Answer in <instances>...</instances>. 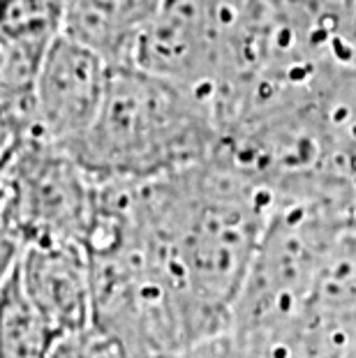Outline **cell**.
Returning <instances> with one entry per match:
<instances>
[{
    "mask_svg": "<svg viewBox=\"0 0 356 358\" xmlns=\"http://www.w3.org/2000/svg\"><path fill=\"white\" fill-rule=\"evenodd\" d=\"M109 70V60L77 37L67 33L56 37L40 56L33 113L24 136L70 148L93 123L107 90Z\"/></svg>",
    "mask_w": 356,
    "mask_h": 358,
    "instance_id": "8992f818",
    "label": "cell"
},
{
    "mask_svg": "<svg viewBox=\"0 0 356 358\" xmlns=\"http://www.w3.org/2000/svg\"><path fill=\"white\" fill-rule=\"evenodd\" d=\"M7 217L21 245L77 243L83 248L95 213L97 180L65 148L17 136L0 155Z\"/></svg>",
    "mask_w": 356,
    "mask_h": 358,
    "instance_id": "5b68a950",
    "label": "cell"
},
{
    "mask_svg": "<svg viewBox=\"0 0 356 358\" xmlns=\"http://www.w3.org/2000/svg\"><path fill=\"white\" fill-rule=\"evenodd\" d=\"M160 0H72L65 33L102 53L109 63H127L139 30Z\"/></svg>",
    "mask_w": 356,
    "mask_h": 358,
    "instance_id": "9c48e42d",
    "label": "cell"
},
{
    "mask_svg": "<svg viewBox=\"0 0 356 358\" xmlns=\"http://www.w3.org/2000/svg\"><path fill=\"white\" fill-rule=\"evenodd\" d=\"M40 56L0 28V129L24 136L33 113V93Z\"/></svg>",
    "mask_w": 356,
    "mask_h": 358,
    "instance_id": "8fae6325",
    "label": "cell"
},
{
    "mask_svg": "<svg viewBox=\"0 0 356 358\" xmlns=\"http://www.w3.org/2000/svg\"><path fill=\"white\" fill-rule=\"evenodd\" d=\"M338 358H356V340L347 342V345H345L343 349H340Z\"/></svg>",
    "mask_w": 356,
    "mask_h": 358,
    "instance_id": "2e32d148",
    "label": "cell"
},
{
    "mask_svg": "<svg viewBox=\"0 0 356 358\" xmlns=\"http://www.w3.org/2000/svg\"><path fill=\"white\" fill-rule=\"evenodd\" d=\"M12 139H10V136H7L5 132H3V129H0V153H3V150L7 148V143H10Z\"/></svg>",
    "mask_w": 356,
    "mask_h": 358,
    "instance_id": "e0dca14e",
    "label": "cell"
},
{
    "mask_svg": "<svg viewBox=\"0 0 356 358\" xmlns=\"http://www.w3.org/2000/svg\"><path fill=\"white\" fill-rule=\"evenodd\" d=\"M49 358H125V354L116 340L88 324L79 331L58 335Z\"/></svg>",
    "mask_w": 356,
    "mask_h": 358,
    "instance_id": "5bb4252c",
    "label": "cell"
},
{
    "mask_svg": "<svg viewBox=\"0 0 356 358\" xmlns=\"http://www.w3.org/2000/svg\"><path fill=\"white\" fill-rule=\"evenodd\" d=\"M218 120L194 93L134 63H113L93 123L67 148L95 180L143 182L208 159Z\"/></svg>",
    "mask_w": 356,
    "mask_h": 358,
    "instance_id": "3957f363",
    "label": "cell"
},
{
    "mask_svg": "<svg viewBox=\"0 0 356 358\" xmlns=\"http://www.w3.org/2000/svg\"><path fill=\"white\" fill-rule=\"evenodd\" d=\"M17 280L51 333L79 331L93 319V287L86 250L77 243L26 245L17 262Z\"/></svg>",
    "mask_w": 356,
    "mask_h": 358,
    "instance_id": "52a82bcc",
    "label": "cell"
},
{
    "mask_svg": "<svg viewBox=\"0 0 356 358\" xmlns=\"http://www.w3.org/2000/svg\"><path fill=\"white\" fill-rule=\"evenodd\" d=\"M308 324L338 349L356 340V222L340 234L317 278Z\"/></svg>",
    "mask_w": 356,
    "mask_h": 358,
    "instance_id": "ba28073f",
    "label": "cell"
},
{
    "mask_svg": "<svg viewBox=\"0 0 356 358\" xmlns=\"http://www.w3.org/2000/svg\"><path fill=\"white\" fill-rule=\"evenodd\" d=\"M54 340L12 273L0 287V358H49Z\"/></svg>",
    "mask_w": 356,
    "mask_h": 358,
    "instance_id": "7c38bea8",
    "label": "cell"
},
{
    "mask_svg": "<svg viewBox=\"0 0 356 358\" xmlns=\"http://www.w3.org/2000/svg\"><path fill=\"white\" fill-rule=\"evenodd\" d=\"M276 49V0H160L127 63L194 93L220 132Z\"/></svg>",
    "mask_w": 356,
    "mask_h": 358,
    "instance_id": "7a4b0ae2",
    "label": "cell"
},
{
    "mask_svg": "<svg viewBox=\"0 0 356 358\" xmlns=\"http://www.w3.org/2000/svg\"><path fill=\"white\" fill-rule=\"evenodd\" d=\"M340 349L310 329L250 333L227 329L169 358H338Z\"/></svg>",
    "mask_w": 356,
    "mask_h": 358,
    "instance_id": "30bf717a",
    "label": "cell"
},
{
    "mask_svg": "<svg viewBox=\"0 0 356 358\" xmlns=\"http://www.w3.org/2000/svg\"><path fill=\"white\" fill-rule=\"evenodd\" d=\"M72 0H0V28L37 56L65 33Z\"/></svg>",
    "mask_w": 356,
    "mask_h": 358,
    "instance_id": "4fadbf2b",
    "label": "cell"
},
{
    "mask_svg": "<svg viewBox=\"0 0 356 358\" xmlns=\"http://www.w3.org/2000/svg\"><path fill=\"white\" fill-rule=\"evenodd\" d=\"M271 203L215 157L130 182L134 236L204 338L229 329Z\"/></svg>",
    "mask_w": 356,
    "mask_h": 358,
    "instance_id": "6da1fadb",
    "label": "cell"
},
{
    "mask_svg": "<svg viewBox=\"0 0 356 358\" xmlns=\"http://www.w3.org/2000/svg\"><path fill=\"white\" fill-rule=\"evenodd\" d=\"M356 222L343 196H292L271 203L266 224L232 310L229 329L283 331L308 324L317 278L333 245Z\"/></svg>",
    "mask_w": 356,
    "mask_h": 358,
    "instance_id": "277c9868",
    "label": "cell"
},
{
    "mask_svg": "<svg viewBox=\"0 0 356 358\" xmlns=\"http://www.w3.org/2000/svg\"><path fill=\"white\" fill-rule=\"evenodd\" d=\"M3 155V153H0ZM21 252H24V245H21L17 231L7 217L5 210V199H3V187H0V287L17 268V262Z\"/></svg>",
    "mask_w": 356,
    "mask_h": 358,
    "instance_id": "9a60e30c",
    "label": "cell"
}]
</instances>
